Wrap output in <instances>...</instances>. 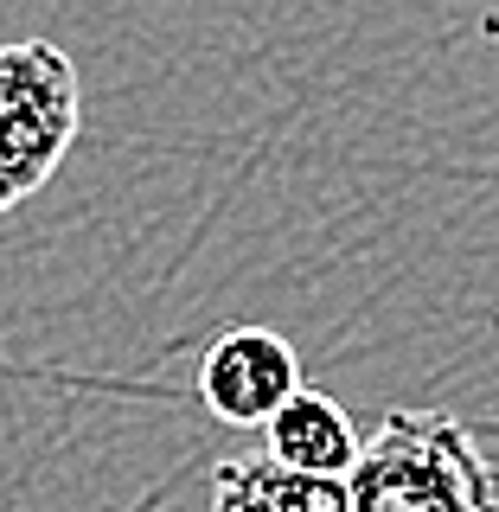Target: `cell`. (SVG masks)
<instances>
[{
    "instance_id": "obj_1",
    "label": "cell",
    "mask_w": 499,
    "mask_h": 512,
    "mask_svg": "<svg viewBox=\"0 0 499 512\" xmlns=\"http://www.w3.org/2000/svg\"><path fill=\"white\" fill-rule=\"evenodd\" d=\"M346 493L352 512H499V468L448 410H391Z\"/></svg>"
},
{
    "instance_id": "obj_2",
    "label": "cell",
    "mask_w": 499,
    "mask_h": 512,
    "mask_svg": "<svg viewBox=\"0 0 499 512\" xmlns=\"http://www.w3.org/2000/svg\"><path fill=\"white\" fill-rule=\"evenodd\" d=\"M84 122L71 52L52 39H13L0 45V212L26 205L58 173Z\"/></svg>"
},
{
    "instance_id": "obj_3",
    "label": "cell",
    "mask_w": 499,
    "mask_h": 512,
    "mask_svg": "<svg viewBox=\"0 0 499 512\" xmlns=\"http://www.w3.org/2000/svg\"><path fill=\"white\" fill-rule=\"evenodd\" d=\"M295 391H301V359L269 327H237L212 340L199 359V397L231 429H256V423L269 429Z\"/></svg>"
},
{
    "instance_id": "obj_4",
    "label": "cell",
    "mask_w": 499,
    "mask_h": 512,
    "mask_svg": "<svg viewBox=\"0 0 499 512\" xmlns=\"http://www.w3.org/2000/svg\"><path fill=\"white\" fill-rule=\"evenodd\" d=\"M359 455H365V442L352 429V416L327 391H308V384L269 423V461H282V468H295L308 480H352Z\"/></svg>"
},
{
    "instance_id": "obj_5",
    "label": "cell",
    "mask_w": 499,
    "mask_h": 512,
    "mask_svg": "<svg viewBox=\"0 0 499 512\" xmlns=\"http://www.w3.org/2000/svg\"><path fill=\"white\" fill-rule=\"evenodd\" d=\"M212 512H352V493L346 480H308L269 455H250V461H218Z\"/></svg>"
}]
</instances>
